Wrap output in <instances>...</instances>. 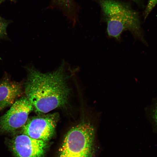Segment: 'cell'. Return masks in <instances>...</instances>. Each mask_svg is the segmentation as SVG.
Here are the masks:
<instances>
[{
  "instance_id": "8",
  "label": "cell",
  "mask_w": 157,
  "mask_h": 157,
  "mask_svg": "<svg viewBox=\"0 0 157 157\" xmlns=\"http://www.w3.org/2000/svg\"><path fill=\"white\" fill-rule=\"evenodd\" d=\"M63 10L65 15L71 22L74 27L78 21L75 6L73 0H53Z\"/></svg>"
},
{
  "instance_id": "3",
  "label": "cell",
  "mask_w": 157,
  "mask_h": 157,
  "mask_svg": "<svg viewBox=\"0 0 157 157\" xmlns=\"http://www.w3.org/2000/svg\"><path fill=\"white\" fill-rule=\"evenodd\" d=\"M95 128L89 121H83L66 134L59 157H93Z\"/></svg>"
},
{
  "instance_id": "14",
  "label": "cell",
  "mask_w": 157,
  "mask_h": 157,
  "mask_svg": "<svg viewBox=\"0 0 157 157\" xmlns=\"http://www.w3.org/2000/svg\"><path fill=\"white\" fill-rule=\"evenodd\" d=\"M0 59H1V58H0Z\"/></svg>"
},
{
  "instance_id": "4",
  "label": "cell",
  "mask_w": 157,
  "mask_h": 157,
  "mask_svg": "<svg viewBox=\"0 0 157 157\" xmlns=\"http://www.w3.org/2000/svg\"><path fill=\"white\" fill-rule=\"evenodd\" d=\"M33 106L26 97L17 100L10 109L0 117V130L10 132L23 127L28 120Z\"/></svg>"
},
{
  "instance_id": "2",
  "label": "cell",
  "mask_w": 157,
  "mask_h": 157,
  "mask_svg": "<svg viewBox=\"0 0 157 157\" xmlns=\"http://www.w3.org/2000/svg\"><path fill=\"white\" fill-rule=\"evenodd\" d=\"M109 37L119 40L122 33L128 30L144 44H148L144 38L138 13L127 4L115 0H99Z\"/></svg>"
},
{
  "instance_id": "6",
  "label": "cell",
  "mask_w": 157,
  "mask_h": 157,
  "mask_svg": "<svg viewBox=\"0 0 157 157\" xmlns=\"http://www.w3.org/2000/svg\"><path fill=\"white\" fill-rule=\"evenodd\" d=\"M46 146L45 141L24 134L16 136L11 143L12 149L16 157H42Z\"/></svg>"
},
{
  "instance_id": "13",
  "label": "cell",
  "mask_w": 157,
  "mask_h": 157,
  "mask_svg": "<svg viewBox=\"0 0 157 157\" xmlns=\"http://www.w3.org/2000/svg\"><path fill=\"white\" fill-rule=\"evenodd\" d=\"M6 0H0V4Z\"/></svg>"
},
{
  "instance_id": "11",
  "label": "cell",
  "mask_w": 157,
  "mask_h": 157,
  "mask_svg": "<svg viewBox=\"0 0 157 157\" xmlns=\"http://www.w3.org/2000/svg\"><path fill=\"white\" fill-rule=\"evenodd\" d=\"M153 118L157 124V106L154 110L153 115Z\"/></svg>"
},
{
  "instance_id": "5",
  "label": "cell",
  "mask_w": 157,
  "mask_h": 157,
  "mask_svg": "<svg viewBox=\"0 0 157 157\" xmlns=\"http://www.w3.org/2000/svg\"><path fill=\"white\" fill-rule=\"evenodd\" d=\"M58 119V115L56 113L32 118L28 120L23 127V134L46 141L53 134Z\"/></svg>"
},
{
  "instance_id": "9",
  "label": "cell",
  "mask_w": 157,
  "mask_h": 157,
  "mask_svg": "<svg viewBox=\"0 0 157 157\" xmlns=\"http://www.w3.org/2000/svg\"><path fill=\"white\" fill-rule=\"evenodd\" d=\"M157 4V0H149L147 4L143 13L145 20L150 12Z\"/></svg>"
},
{
  "instance_id": "7",
  "label": "cell",
  "mask_w": 157,
  "mask_h": 157,
  "mask_svg": "<svg viewBox=\"0 0 157 157\" xmlns=\"http://www.w3.org/2000/svg\"><path fill=\"white\" fill-rule=\"evenodd\" d=\"M22 93L21 83L7 79L0 82V111L12 106Z\"/></svg>"
},
{
  "instance_id": "12",
  "label": "cell",
  "mask_w": 157,
  "mask_h": 157,
  "mask_svg": "<svg viewBox=\"0 0 157 157\" xmlns=\"http://www.w3.org/2000/svg\"><path fill=\"white\" fill-rule=\"evenodd\" d=\"M135 2L138 5H142V2L141 0H132Z\"/></svg>"
},
{
  "instance_id": "10",
  "label": "cell",
  "mask_w": 157,
  "mask_h": 157,
  "mask_svg": "<svg viewBox=\"0 0 157 157\" xmlns=\"http://www.w3.org/2000/svg\"><path fill=\"white\" fill-rule=\"evenodd\" d=\"M7 22L0 16V37L6 34V30Z\"/></svg>"
},
{
  "instance_id": "1",
  "label": "cell",
  "mask_w": 157,
  "mask_h": 157,
  "mask_svg": "<svg viewBox=\"0 0 157 157\" xmlns=\"http://www.w3.org/2000/svg\"><path fill=\"white\" fill-rule=\"evenodd\" d=\"M67 64L63 60L56 70L45 73L33 66L27 68L25 94L36 112L47 113L67 103L70 89L67 83L69 75L66 71Z\"/></svg>"
}]
</instances>
